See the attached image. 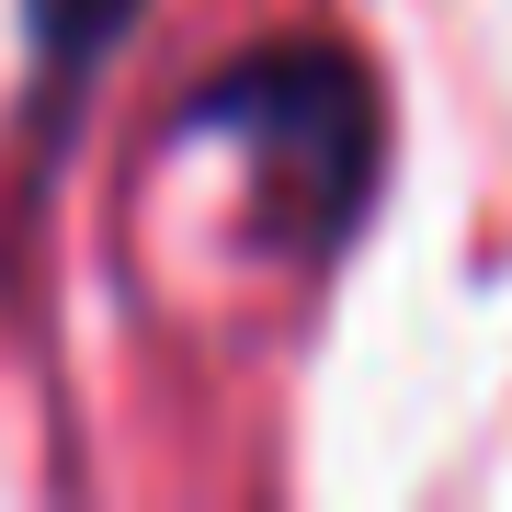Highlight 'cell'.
<instances>
[{"mask_svg": "<svg viewBox=\"0 0 512 512\" xmlns=\"http://www.w3.org/2000/svg\"><path fill=\"white\" fill-rule=\"evenodd\" d=\"M194 137L239 148L262 239L296 251H342L376 194V80L342 46H251L183 103V148Z\"/></svg>", "mask_w": 512, "mask_h": 512, "instance_id": "obj_1", "label": "cell"}, {"mask_svg": "<svg viewBox=\"0 0 512 512\" xmlns=\"http://www.w3.org/2000/svg\"><path fill=\"white\" fill-rule=\"evenodd\" d=\"M137 0H23V23H35V69H46V103H69L80 80H92V57L126 35Z\"/></svg>", "mask_w": 512, "mask_h": 512, "instance_id": "obj_2", "label": "cell"}]
</instances>
